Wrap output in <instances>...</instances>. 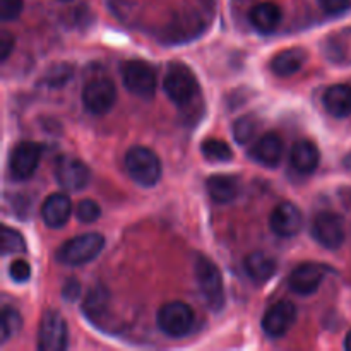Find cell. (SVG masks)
<instances>
[{
    "label": "cell",
    "mask_w": 351,
    "mask_h": 351,
    "mask_svg": "<svg viewBox=\"0 0 351 351\" xmlns=\"http://www.w3.org/2000/svg\"><path fill=\"white\" fill-rule=\"evenodd\" d=\"M194 269L202 302L213 312H219L225 307V285H223L221 271L211 259L204 256H199L195 259Z\"/></svg>",
    "instance_id": "6da1fadb"
},
{
    "label": "cell",
    "mask_w": 351,
    "mask_h": 351,
    "mask_svg": "<svg viewBox=\"0 0 351 351\" xmlns=\"http://www.w3.org/2000/svg\"><path fill=\"white\" fill-rule=\"evenodd\" d=\"M163 88L168 98L180 108L191 105L195 96L199 95V82L194 72L180 62H173L168 65Z\"/></svg>",
    "instance_id": "7a4b0ae2"
},
{
    "label": "cell",
    "mask_w": 351,
    "mask_h": 351,
    "mask_svg": "<svg viewBox=\"0 0 351 351\" xmlns=\"http://www.w3.org/2000/svg\"><path fill=\"white\" fill-rule=\"evenodd\" d=\"M125 168L130 178L143 187H154L161 178V161L154 151L134 146L125 153Z\"/></svg>",
    "instance_id": "3957f363"
},
{
    "label": "cell",
    "mask_w": 351,
    "mask_h": 351,
    "mask_svg": "<svg viewBox=\"0 0 351 351\" xmlns=\"http://www.w3.org/2000/svg\"><path fill=\"white\" fill-rule=\"evenodd\" d=\"M105 247V239L99 233H84L67 240L58 249L57 261L65 266H82L96 259Z\"/></svg>",
    "instance_id": "277c9868"
},
{
    "label": "cell",
    "mask_w": 351,
    "mask_h": 351,
    "mask_svg": "<svg viewBox=\"0 0 351 351\" xmlns=\"http://www.w3.org/2000/svg\"><path fill=\"white\" fill-rule=\"evenodd\" d=\"M158 328L171 338H182L194 328V311L185 302H168L158 312Z\"/></svg>",
    "instance_id": "5b68a950"
},
{
    "label": "cell",
    "mask_w": 351,
    "mask_h": 351,
    "mask_svg": "<svg viewBox=\"0 0 351 351\" xmlns=\"http://www.w3.org/2000/svg\"><path fill=\"white\" fill-rule=\"evenodd\" d=\"M122 81L127 91L139 98H153L156 91V71L146 62H127L122 67Z\"/></svg>",
    "instance_id": "8992f818"
},
{
    "label": "cell",
    "mask_w": 351,
    "mask_h": 351,
    "mask_svg": "<svg viewBox=\"0 0 351 351\" xmlns=\"http://www.w3.org/2000/svg\"><path fill=\"white\" fill-rule=\"evenodd\" d=\"M69 331L65 319L57 311H47L38 329V348L41 351H62L67 348Z\"/></svg>",
    "instance_id": "52a82bcc"
},
{
    "label": "cell",
    "mask_w": 351,
    "mask_h": 351,
    "mask_svg": "<svg viewBox=\"0 0 351 351\" xmlns=\"http://www.w3.org/2000/svg\"><path fill=\"white\" fill-rule=\"evenodd\" d=\"M117 99V89L110 79L98 77L89 81L82 89V103L93 115H105Z\"/></svg>",
    "instance_id": "ba28073f"
},
{
    "label": "cell",
    "mask_w": 351,
    "mask_h": 351,
    "mask_svg": "<svg viewBox=\"0 0 351 351\" xmlns=\"http://www.w3.org/2000/svg\"><path fill=\"white\" fill-rule=\"evenodd\" d=\"M312 237L324 249H339L345 242V225L335 213H319L312 221Z\"/></svg>",
    "instance_id": "9c48e42d"
},
{
    "label": "cell",
    "mask_w": 351,
    "mask_h": 351,
    "mask_svg": "<svg viewBox=\"0 0 351 351\" xmlns=\"http://www.w3.org/2000/svg\"><path fill=\"white\" fill-rule=\"evenodd\" d=\"M55 177L62 189L69 192H79L88 187L91 173L81 160L65 156L58 160L57 167H55Z\"/></svg>",
    "instance_id": "30bf717a"
},
{
    "label": "cell",
    "mask_w": 351,
    "mask_h": 351,
    "mask_svg": "<svg viewBox=\"0 0 351 351\" xmlns=\"http://www.w3.org/2000/svg\"><path fill=\"white\" fill-rule=\"evenodd\" d=\"M41 160V147L36 143H21L12 151L9 170L16 180H27L33 177Z\"/></svg>",
    "instance_id": "8fae6325"
},
{
    "label": "cell",
    "mask_w": 351,
    "mask_h": 351,
    "mask_svg": "<svg viewBox=\"0 0 351 351\" xmlns=\"http://www.w3.org/2000/svg\"><path fill=\"white\" fill-rule=\"evenodd\" d=\"M297 321V307L291 302H278L263 317V329L271 338H281Z\"/></svg>",
    "instance_id": "7c38bea8"
},
{
    "label": "cell",
    "mask_w": 351,
    "mask_h": 351,
    "mask_svg": "<svg viewBox=\"0 0 351 351\" xmlns=\"http://www.w3.org/2000/svg\"><path fill=\"white\" fill-rule=\"evenodd\" d=\"M204 29V21L195 12L178 14L173 21H170L167 29H163V40L168 43H184L194 40Z\"/></svg>",
    "instance_id": "4fadbf2b"
},
{
    "label": "cell",
    "mask_w": 351,
    "mask_h": 351,
    "mask_svg": "<svg viewBox=\"0 0 351 351\" xmlns=\"http://www.w3.org/2000/svg\"><path fill=\"white\" fill-rule=\"evenodd\" d=\"M271 230L276 233L278 237H288L297 235L304 225V216L302 211L293 204V202H281L271 213Z\"/></svg>",
    "instance_id": "5bb4252c"
},
{
    "label": "cell",
    "mask_w": 351,
    "mask_h": 351,
    "mask_svg": "<svg viewBox=\"0 0 351 351\" xmlns=\"http://www.w3.org/2000/svg\"><path fill=\"white\" fill-rule=\"evenodd\" d=\"M324 274L326 271L321 264L304 263L295 267L293 273L290 274L288 283H290L291 291L302 295V297H308V295L315 293L319 290L322 280H324Z\"/></svg>",
    "instance_id": "9a60e30c"
},
{
    "label": "cell",
    "mask_w": 351,
    "mask_h": 351,
    "mask_svg": "<svg viewBox=\"0 0 351 351\" xmlns=\"http://www.w3.org/2000/svg\"><path fill=\"white\" fill-rule=\"evenodd\" d=\"M283 141L278 134L269 132L264 134L263 137L256 141V143L250 146L249 156L252 158L256 163L264 165V167L274 168L280 165L281 158H283Z\"/></svg>",
    "instance_id": "2e32d148"
},
{
    "label": "cell",
    "mask_w": 351,
    "mask_h": 351,
    "mask_svg": "<svg viewBox=\"0 0 351 351\" xmlns=\"http://www.w3.org/2000/svg\"><path fill=\"white\" fill-rule=\"evenodd\" d=\"M326 58L336 65H351V27L332 31L322 43Z\"/></svg>",
    "instance_id": "e0dca14e"
},
{
    "label": "cell",
    "mask_w": 351,
    "mask_h": 351,
    "mask_svg": "<svg viewBox=\"0 0 351 351\" xmlns=\"http://www.w3.org/2000/svg\"><path fill=\"white\" fill-rule=\"evenodd\" d=\"M72 215V202L65 194H51L41 206V218L50 228H62L67 225Z\"/></svg>",
    "instance_id": "ac0fdd59"
},
{
    "label": "cell",
    "mask_w": 351,
    "mask_h": 351,
    "mask_svg": "<svg viewBox=\"0 0 351 351\" xmlns=\"http://www.w3.org/2000/svg\"><path fill=\"white\" fill-rule=\"evenodd\" d=\"M290 161L298 173H312L317 170L321 153L312 141H297L290 151Z\"/></svg>",
    "instance_id": "d6986e66"
},
{
    "label": "cell",
    "mask_w": 351,
    "mask_h": 351,
    "mask_svg": "<svg viewBox=\"0 0 351 351\" xmlns=\"http://www.w3.org/2000/svg\"><path fill=\"white\" fill-rule=\"evenodd\" d=\"M240 180L233 175H213L206 182L208 194L211 195L213 201L219 204H226L239 197L240 194Z\"/></svg>",
    "instance_id": "ffe728a7"
},
{
    "label": "cell",
    "mask_w": 351,
    "mask_h": 351,
    "mask_svg": "<svg viewBox=\"0 0 351 351\" xmlns=\"http://www.w3.org/2000/svg\"><path fill=\"white\" fill-rule=\"evenodd\" d=\"M305 62H307V51L304 48H287L271 60V71L280 77H288L300 71Z\"/></svg>",
    "instance_id": "44dd1931"
},
{
    "label": "cell",
    "mask_w": 351,
    "mask_h": 351,
    "mask_svg": "<svg viewBox=\"0 0 351 351\" xmlns=\"http://www.w3.org/2000/svg\"><path fill=\"white\" fill-rule=\"evenodd\" d=\"M250 24L256 27L259 33H273L281 23V9L274 2H263L257 3L250 10Z\"/></svg>",
    "instance_id": "7402d4cb"
},
{
    "label": "cell",
    "mask_w": 351,
    "mask_h": 351,
    "mask_svg": "<svg viewBox=\"0 0 351 351\" xmlns=\"http://www.w3.org/2000/svg\"><path fill=\"white\" fill-rule=\"evenodd\" d=\"M324 106L336 119L351 115V86L335 84L324 93Z\"/></svg>",
    "instance_id": "603a6c76"
},
{
    "label": "cell",
    "mask_w": 351,
    "mask_h": 351,
    "mask_svg": "<svg viewBox=\"0 0 351 351\" xmlns=\"http://www.w3.org/2000/svg\"><path fill=\"white\" fill-rule=\"evenodd\" d=\"M243 266H245V273L249 274L250 280L257 281V283H264L276 273V261L264 252H254L247 256Z\"/></svg>",
    "instance_id": "cb8c5ba5"
},
{
    "label": "cell",
    "mask_w": 351,
    "mask_h": 351,
    "mask_svg": "<svg viewBox=\"0 0 351 351\" xmlns=\"http://www.w3.org/2000/svg\"><path fill=\"white\" fill-rule=\"evenodd\" d=\"M110 293L105 287H95L86 293L84 302H82V312L89 321L96 322L105 315L108 308Z\"/></svg>",
    "instance_id": "d4e9b609"
},
{
    "label": "cell",
    "mask_w": 351,
    "mask_h": 351,
    "mask_svg": "<svg viewBox=\"0 0 351 351\" xmlns=\"http://www.w3.org/2000/svg\"><path fill=\"white\" fill-rule=\"evenodd\" d=\"M202 154L206 160L209 161H218V163H225L233 158V151L225 141L219 139H206L202 143Z\"/></svg>",
    "instance_id": "484cf974"
},
{
    "label": "cell",
    "mask_w": 351,
    "mask_h": 351,
    "mask_svg": "<svg viewBox=\"0 0 351 351\" xmlns=\"http://www.w3.org/2000/svg\"><path fill=\"white\" fill-rule=\"evenodd\" d=\"M26 252L24 237L16 230L3 226L2 230V256H17Z\"/></svg>",
    "instance_id": "4316f807"
},
{
    "label": "cell",
    "mask_w": 351,
    "mask_h": 351,
    "mask_svg": "<svg viewBox=\"0 0 351 351\" xmlns=\"http://www.w3.org/2000/svg\"><path fill=\"white\" fill-rule=\"evenodd\" d=\"M74 74V67L71 64H55L45 72L43 82L50 88H60L65 82H69Z\"/></svg>",
    "instance_id": "83f0119b"
},
{
    "label": "cell",
    "mask_w": 351,
    "mask_h": 351,
    "mask_svg": "<svg viewBox=\"0 0 351 351\" xmlns=\"http://www.w3.org/2000/svg\"><path fill=\"white\" fill-rule=\"evenodd\" d=\"M2 324H0V336H2V343L9 341L10 338L19 332L21 326H23V319H21L19 312L16 308H3L2 312Z\"/></svg>",
    "instance_id": "f1b7e54d"
},
{
    "label": "cell",
    "mask_w": 351,
    "mask_h": 351,
    "mask_svg": "<svg viewBox=\"0 0 351 351\" xmlns=\"http://www.w3.org/2000/svg\"><path fill=\"white\" fill-rule=\"evenodd\" d=\"M257 129H259V122L254 117H240L233 125V136L239 144H247L254 139Z\"/></svg>",
    "instance_id": "f546056e"
},
{
    "label": "cell",
    "mask_w": 351,
    "mask_h": 351,
    "mask_svg": "<svg viewBox=\"0 0 351 351\" xmlns=\"http://www.w3.org/2000/svg\"><path fill=\"white\" fill-rule=\"evenodd\" d=\"M75 216H77L81 223H95L101 216V208L95 201H91V199H84L75 208Z\"/></svg>",
    "instance_id": "4dcf8cb0"
},
{
    "label": "cell",
    "mask_w": 351,
    "mask_h": 351,
    "mask_svg": "<svg viewBox=\"0 0 351 351\" xmlns=\"http://www.w3.org/2000/svg\"><path fill=\"white\" fill-rule=\"evenodd\" d=\"M23 0H0V17H2L3 23L14 21L23 12Z\"/></svg>",
    "instance_id": "1f68e13d"
},
{
    "label": "cell",
    "mask_w": 351,
    "mask_h": 351,
    "mask_svg": "<svg viewBox=\"0 0 351 351\" xmlns=\"http://www.w3.org/2000/svg\"><path fill=\"white\" fill-rule=\"evenodd\" d=\"M9 274L16 283H24L31 278V266L24 259H17L10 264Z\"/></svg>",
    "instance_id": "d6a6232c"
},
{
    "label": "cell",
    "mask_w": 351,
    "mask_h": 351,
    "mask_svg": "<svg viewBox=\"0 0 351 351\" xmlns=\"http://www.w3.org/2000/svg\"><path fill=\"white\" fill-rule=\"evenodd\" d=\"M351 0H319V5L324 9V12L331 14V16H338L348 10Z\"/></svg>",
    "instance_id": "836d02e7"
},
{
    "label": "cell",
    "mask_w": 351,
    "mask_h": 351,
    "mask_svg": "<svg viewBox=\"0 0 351 351\" xmlns=\"http://www.w3.org/2000/svg\"><path fill=\"white\" fill-rule=\"evenodd\" d=\"M14 43H16L14 34L10 33V31L3 29L2 33H0V60L5 62L7 58H9L10 51L14 50Z\"/></svg>",
    "instance_id": "e575fe53"
},
{
    "label": "cell",
    "mask_w": 351,
    "mask_h": 351,
    "mask_svg": "<svg viewBox=\"0 0 351 351\" xmlns=\"http://www.w3.org/2000/svg\"><path fill=\"white\" fill-rule=\"evenodd\" d=\"M79 293H81V288H79L77 281L72 280L71 283L67 281V285H65L64 288V297L67 298V300H75V298L79 297Z\"/></svg>",
    "instance_id": "d590c367"
},
{
    "label": "cell",
    "mask_w": 351,
    "mask_h": 351,
    "mask_svg": "<svg viewBox=\"0 0 351 351\" xmlns=\"http://www.w3.org/2000/svg\"><path fill=\"white\" fill-rule=\"evenodd\" d=\"M343 163H345V167L348 168V170H351V153L346 154L345 160H343Z\"/></svg>",
    "instance_id": "8d00e7d4"
},
{
    "label": "cell",
    "mask_w": 351,
    "mask_h": 351,
    "mask_svg": "<svg viewBox=\"0 0 351 351\" xmlns=\"http://www.w3.org/2000/svg\"><path fill=\"white\" fill-rule=\"evenodd\" d=\"M345 348L351 351V331L346 335V339H345Z\"/></svg>",
    "instance_id": "74e56055"
},
{
    "label": "cell",
    "mask_w": 351,
    "mask_h": 351,
    "mask_svg": "<svg viewBox=\"0 0 351 351\" xmlns=\"http://www.w3.org/2000/svg\"><path fill=\"white\" fill-rule=\"evenodd\" d=\"M62 2H69V0H62Z\"/></svg>",
    "instance_id": "f35d334b"
}]
</instances>
